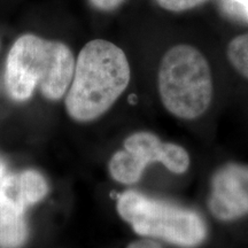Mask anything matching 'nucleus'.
<instances>
[{
    "instance_id": "1",
    "label": "nucleus",
    "mask_w": 248,
    "mask_h": 248,
    "mask_svg": "<svg viewBox=\"0 0 248 248\" xmlns=\"http://www.w3.org/2000/svg\"><path fill=\"white\" fill-rule=\"evenodd\" d=\"M131 71L122 48L104 39L89 42L77 58L66 97L68 115L91 122L104 115L128 88Z\"/></svg>"
},
{
    "instance_id": "2",
    "label": "nucleus",
    "mask_w": 248,
    "mask_h": 248,
    "mask_svg": "<svg viewBox=\"0 0 248 248\" xmlns=\"http://www.w3.org/2000/svg\"><path fill=\"white\" fill-rule=\"evenodd\" d=\"M75 66L73 52L66 44L26 33L9 49L6 88L17 101L28 100L36 89L48 100H59L69 90Z\"/></svg>"
},
{
    "instance_id": "3",
    "label": "nucleus",
    "mask_w": 248,
    "mask_h": 248,
    "mask_svg": "<svg viewBox=\"0 0 248 248\" xmlns=\"http://www.w3.org/2000/svg\"><path fill=\"white\" fill-rule=\"evenodd\" d=\"M157 89L162 105L181 120L202 116L214 97V80L204 55L194 46H172L161 59Z\"/></svg>"
},
{
    "instance_id": "4",
    "label": "nucleus",
    "mask_w": 248,
    "mask_h": 248,
    "mask_svg": "<svg viewBox=\"0 0 248 248\" xmlns=\"http://www.w3.org/2000/svg\"><path fill=\"white\" fill-rule=\"evenodd\" d=\"M119 215L138 234L182 247H195L207 237V225L192 209L126 191L117 200Z\"/></svg>"
},
{
    "instance_id": "5",
    "label": "nucleus",
    "mask_w": 248,
    "mask_h": 248,
    "mask_svg": "<svg viewBox=\"0 0 248 248\" xmlns=\"http://www.w3.org/2000/svg\"><path fill=\"white\" fill-rule=\"evenodd\" d=\"M151 163H161L169 171L182 175L190 168L191 159L184 147L164 142L150 131H138L125 139L123 150L114 153L108 169L114 181L132 185Z\"/></svg>"
},
{
    "instance_id": "6",
    "label": "nucleus",
    "mask_w": 248,
    "mask_h": 248,
    "mask_svg": "<svg viewBox=\"0 0 248 248\" xmlns=\"http://www.w3.org/2000/svg\"><path fill=\"white\" fill-rule=\"evenodd\" d=\"M207 207L214 218L221 222L248 216V164L228 162L215 170Z\"/></svg>"
},
{
    "instance_id": "7",
    "label": "nucleus",
    "mask_w": 248,
    "mask_h": 248,
    "mask_svg": "<svg viewBox=\"0 0 248 248\" xmlns=\"http://www.w3.org/2000/svg\"><path fill=\"white\" fill-rule=\"evenodd\" d=\"M24 198L20 173L8 175L0 184V248H18L27 239Z\"/></svg>"
},
{
    "instance_id": "8",
    "label": "nucleus",
    "mask_w": 248,
    "mask_h": 248,
    "mask_svg": "<svg viewBox=\"0 0 248 248\" xmlns=\"http://www.w3.org/2000/svg\"><path fill=\"white\" fill-rule=\"evenodd\" d=\"M226 58L232 68L248 80V32L235 36L229 42Z\"/></svg>"
},
{
    "instance_id": "9",
    "label": "nucleus",
    "mask_w": 248,
    "mask_h": 248,
    "mask_svg": "<svg viewBox=\"0 0 248 248\" xmlns=\"http://www.w3.org/2000/svg\"><path fill=\"white\" fill-rule=\"evenodd\" d=\"M21 186L29 206L39 202L46 197L48 192V185L46 179L36 170H26L20 172Z\"/></svg>"
},
{
    "instance_id": "10",
    "label": "nucleus",
    "mask_w": 248,
    "mask_h": 248,
    "mask_svg": "<svg viewBox=\"0 0 248 248\" xmlns=\"http://www.w3.org/2000/svg\"><path fill=\"white\" fill-rule=\"evenodd\" d=\"M221 6L229 16L248 23V0H221Z\"/></svg>"
},
{
    "instance_id": "11",
    "label": "nucleus",
    "mask_w": 248,
    "mask_h": 248,
    "mask_svg": "<svg viewBox=\"0 0 248 248\" xmlns=\"http://www.w3.org/2000/svg\"><path fill=\"white\" fill-rule=\"evenodd\" d=\"M161 8L172 13H182L202 5L208 0H155Z\"/></svg>"
},
{
    "instance_id": "12",
    "label": "nucleus",
    "mask_w": 248,
    "mask_h": 248,
    "mask_svg": "<svg viewBox=\"0 0 248 248\" xmlns=\"http://www.w3.org/2000/svg\"><path fill=\"white\" fill-rule=\"evenodd\" d=\"M125 0H89L93 8L101 12H111L120 7Z\"/></svg>"
},
{
    "instance_id": "13",
    "label": "nucleus",
    "mask_w": 248,
    "mask_h": 248,
    "mask_svg": "<svg viewBox=\"0 0 248 248\" xmlns=\"http://www.w3.org/2000/svg\"><path fill=\"white\" fill-rule=\"evenodd\" d=\"M128 248H162L161 245L156 241L151 239H142L130 244Z\"/></svg>"
},
{
    "instance_id": "14",
    "label": "nucleus",
    "mask_w": 248,
    "mask_h": 248,
    "mask_svg": "<svg viewBox=\"0 0 248 248\" xmlns=\"http://www.w3.org/2000/svg\"><path fill=\"white\" fill-rule=\"evenodd\" d=\"M2 173H4V164H2L1 161H0V179L2 177Z\"/></svg>"
}]
</instances>
